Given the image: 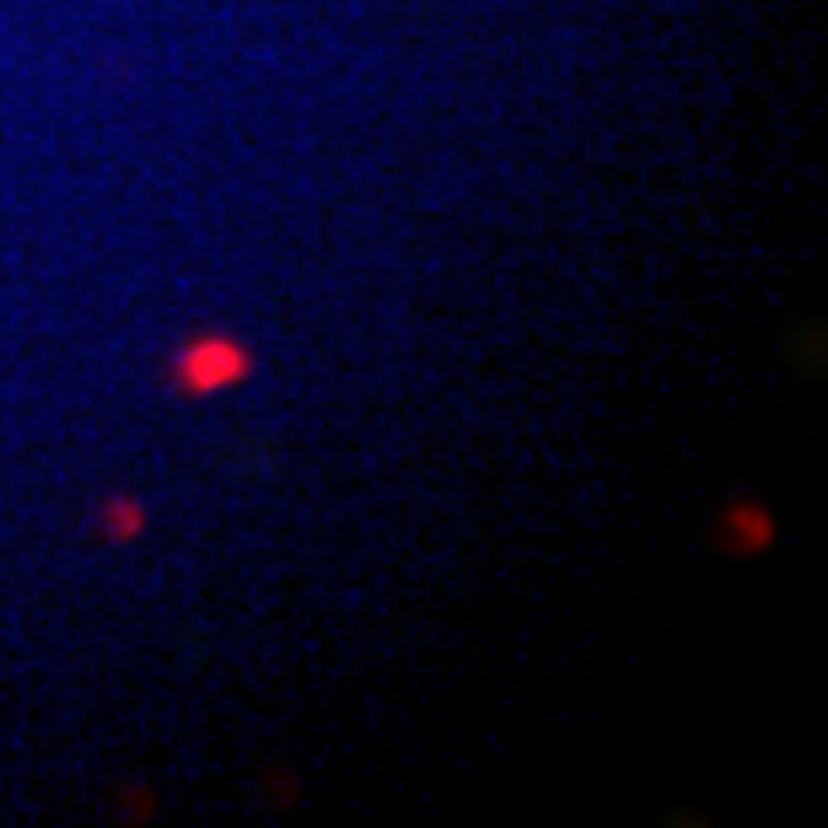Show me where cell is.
<instances>
[{"label":"cell","instance_id":"6da1fadb","mask_svg":"<svg viewBox=\"0 0 828 828\" xmlns=\"http://www.w3.org/2000/svg\"><path fill=\"white\" fill-rule=\"evenodd\" d=\"M232 377H243V355L227 340H205L178 361V383L189 393H216L221 383H232Z\"/></svg>","mask_w":828,"mask_h":828}]
</instances>
